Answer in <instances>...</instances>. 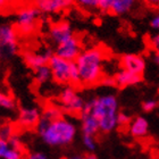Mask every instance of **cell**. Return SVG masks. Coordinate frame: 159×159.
I'll list each match as a JSON object with an SVG mask.
<instances>
[{"mask_svg":"<svg viewBox=\"0 0 159 159\" xmlns=\"http://www.w3.org/2000/svg\"><path fill=\"white\" fill-rule=\"evenodd\" d=\"M106 57V49L100 46L83 50L75 60L81 85L92 86L101 82L103 77V63Z\"/></svg>","mask_w":159,"mask_h":159,"instance_id":"6da1fadb","label":"cell"},{"mask_svg":"<svg viewBox=\"0 0 159 159\" xmlns=\"http://www.w3.org/2000/svg\"><path fill=\"white\" fill-rule=\"evenodd\" d=\"M35 129L43 142L50 147L68 146L74 141L77 133L76 125L66 117L52 122L41 118Z\"/></svg>","mask_w":159,"mask_h":159,"instance_id":"7a4b0ae2","label":"cell"},{"mask_svg":"<svg viewBox=\"0 0 159 159\" xmlns=\"http://www.w3.org/2000/svg\"><path fill=\"white\" fill-rule=\"evenodd\" d=\"M83 111H89L96 117L101 133L113 132L118 126V100L114 94H102L86 100Z\"/></svg>","mask_w":159,"mask_h":159,"instance_id":"3957f363","label":"cell"},{"mask_svg":"<svg viewBox=\"0 0 159 159\" xmlns=\"http://www.w3.org/2000/svg\"><path fill=\"white\" fill-rule=\"evenodd\" d=\"M49 67L52 74V80L55 82L64 85L77 86L81 85L80 75L75 61H68L55 53L49 60Z\"/></svg>","mask_w":159,"mask_h":159,"instance_id":"277c9868","label":"cell"},{"mask_svg":"<svg viewBox=\"0 0 159 159\" xmlns=\"http://www.w3.org/2000/svg\"><path fill=\"white\" fill-rule=\"evenodd\" d=\"M18 31L11 24L0 25V63L13 59L18 52Z\"/></svg>","mask_w":159,"mask_h":159,"instance_id":"5b68a950","label":"cell"},{"mask_svg":"<svg viewBox=\"0 0 159 159\" xmlns=\"http://www.w3.org/2000/svg\"><path fill=\"white\" fill-rule=\"evenodd\" d=\"M41 11L35 5H24L16 10V29L18 33L29 35L35 31Z\"/></svg>","mask_w":159,"mask_h":159,"instance_id":"8992f818","label":"cell"},{"mask_svg":"<svg viewBox=\"0 0 159 159\" xmlns=\"http://www.w3.org/2000/svg\"><path fill=\"white\" fill-rule=\"evenodd\" d=\"M58 102H59V108L64 113L74 116H81L86 101L77 93L75 86L67 85L60 91Z\"/></svg>","mask_w":159,"mask_h":159,"instance_id":"52a82bcc","label":"cell"},{"mask_svg":"<svg viewBox=\"0 0 159 159\" xmlns=\"http://www.w3.org/2000/svg\"><path fill=\"white\" fill-rule=\"evenodd\" d=\"M82 44L80 39L74 35L73 38H70V40L65 41L64 43L57 46L56 50H55V55L60 58H63L68 61H75L77 59V57L82 52Z\"/></svg>","mask_w":159,"mask_h":159,"instance_id":"ba28073f","label":"cell"},{"mask_svg":"<svg viewBox=\"0 0 159 159\" xmlns=\"http://www.w3.org/2000/svg\"><path fill=\"white\" fill-rule=\"evenodd\" d=\"M119 64L122 70H129L131 73L142 75L146 70L147 61L144 57L138 53H125L119 58Z\"/></svg>","mask_w":159,"mask_h":159,"instance_id":"9c48e42d","label":"cell"},{"mask_svg":"<svg viewBox=\"0 0 159 159\" xmlns=\"http://www.w3.org/2000/svg\"><path fill=\"white\" fill-rule=\"evenodd\" d=\"M74 34L73 27L67 20H59L57 23L52 24L49 29V37L56 43L57 46H59L65 41L73 38Z\"/></svg>","mask_w":159,"mask_h":159,"instance_id":"30bf717a","label":"cell"},{"mask_svg":"<svg viewBox=\"0 0 159 159\" xmlns=\"http://www.w3.org/2000/svg\"><path fill=\"white\" fill-rule=\"evenodd\" d=\"M41 111L38 107H24L18 111L17 124L23 129H37L40 119Z\"/></svg>","mask_w":159,"mask_h":159,"instance_id":"8fae6325","label":"cell"},{"mask_svg":"<svg viewBox=\"0 0 159 159\" xmlns=\"http://www.w3.org/2000/svg\"><path fill=\"white\" fill-rule=\"evenodd\" d=\"M53 52L50 49H46L40 52H35V51H27L23 55L24 61L27 66L32 68L33 70H38L39 67H42L44 65L49 64L50 58L52 57Z\"/></svg>","mask_w":159,"mask_h":159,"instance_id":"7c38bea8","label":"cell"},{"mask_svg":"<svg viewBox=\"0 0 159 159\" xmlns=\"http://www.w3.org/2000/svg\"><path fill=\"white\" fill-rule=\"evenodd\" d=\"M73 3L72 0H38L34 5L41 14H56L67 9Z\"/></svg>","mask_w":159,"mask_h":159,"instance_id":"4fadbf2b","label":"cell"},{"mask_svg":"<svg viewBox=\"0 0 159 159\" xmlns=\"http://www.w3.org/2000/svg\"><path fill=\"white\" fill-rule=\"evenodd\" d=\"M114 80L116 83V86L118 88H127V86H132L135 84H139L142 82L143 76L142 75H138V74L131 73L129 70H119L118 72L115 73Z\"/></svg>","mask_w":159,"mask_h":159,"instance_id":"5bb4252c","label":"cell"},{"mask_svg":"<svg viewBox=\"0 0 159 159\" xmlns=\"http://www.w3.org/2000/svg\"><path fill=\"white\" fill-rule=\"evenodd\" d=\"M80 118H81V129H82L83 134L94 136L100 132L99 122L97 120V118L91 113L82 111Z\"/></svg>","mask_w":159,"mask_h":159,"instance_id":"9a60e30c","label":"cell"},{"mask_svg":"<svg viewBox=\"0 0 159 159\" xmlns=\"http://www.w3.org/2000/svg\"><path fill=\"white\" fill-rule=\"evenodd\" d=\"M129 133L133 138H144L149 133V122L146 117L136 116L129 125Z\"/></svg>","mask_w":159,"mask_h":159,"instance_id":"2e32d148","label":"cell"},{"mask_svg":"<svg viewBox=\"0 0 159 159\" xmlns=\"http://www.w3.org/2000/svg\"><path fill=\"white\" fill-rule=\"evenodd\" d=\"M134 6L133 0H111V6H110L109 14L116 15V16H122L125 15Z\"/></svg>","mask_w":159,"mask_h":159,"instance_id":"e0dca14e","label":"cell"},{"mask_svg":"<svg viewBox=\"0 0 159 159\" xmlns=\"http://www.w3.org/2000/svg\"><path fill=\"white\" fill-rule=\"evenodd\" d=\"M61 117H64L63 110L57 105H47L44 107V109L42 110V114H41V118L49 120V122L56 120V119L61 118Z\"/></svg>","mask_w":159,"mask_h":159,"instance_id":"ac0fdd59","label":"cell"},{"mask_svg":"<svg viewBox=\"0 0 159 159\" xmlns=\"http://www.w3.org/2000/svg\"><path fill=\"white\" fill-rule=\"evenodd\" d=\"M51 79H52V74H51L49 65H44V66L39 67L38 70H34V81L38 84H44V83L49 82Z\"/></svg>","mask_w":159,"mask_h":159,"instance_id":"d6986e66","label":"cell"},{"mask_svg":"<svg viewBox=\"0 0 159 159\" xmlns=\"http://www.w3.org/2000/svg\"><path fill=\"white\" fill-rule=\"evenodd\" d=\"M0 108L13 110L16 108V101L11 94L0 90Z\"/></svg>","mask_w":159,"mask_h":159,"instance_id":"ffe728a7","label":"cell"},{"mask_svg":"<svg viewBox=\"0 0 159 159\" xmlns=\"http://www.w3.org/2000/svg\"><path fill=\"white\" fill-rule=\"evenodd\" d=\"M82 142L83 146L85 147L86 150H89L90 152H93L97 148V141L96 138L93 135H88V134H83L82 135Z\"/></svg>","mask_w":159,"mask_h":159,"instance_id":"44dd1931","label":"cell"},{"mask_svg":"<svg viewBox=\"0 0 159 159\" xmlns=\"http://www.w3.org/2000/svg\"><path fill=\"white\" fill-rule=\"evenodd\" d=\"M159 106V101L156 99H147L141 103V108L146 113H151L153 110H156Z\"/></svg>","mask_w":159,"mask_h":159,"instance_id":"7402d4cb","label":"cell"},{"mask_svg":"<svg viewBox=\"0 0 159 159\" xmlns=\"http://www.w3.org/2000/svg\"><path fill=\"white\" fill-rule=\"evenodd\" d=\"M14 135V129L10 124H5L0 127V138L5 140H9Z\"/></svg>","mask_w":159,"mask_h":159,"instance_id":"603a6c76","label":"cell"},{"mask_svg":"<svg viewBox=\"0 0 159 159\" xmlns=\"http://www.w3.org/2000/svg\"><path fill=\"white\" fill-rule=\"evenodd\" d=\"M2 159H25V157H24V151L10 148V149L7 151L6 155L3 156Z\"/></svg>","mask_w":159,"mask_h":159,"instance_id":"cb8c5ba5","label":"cell"},{"mask_svg":"<svg viewBox=\"0 0 159 159\" xmlns=\"http://www.w3.org/2000/svg\"><path fill=\"white\" fill-rule=\"evenodd\" d=\"M148 46L153 52H159V33L152 34L148 38Z\"/></svg>","mask_w":159,"mask_h":159,"instance_id":"d4e9b609","label":"cell"},{"mask_svg":"<svg viewBox=\"0 0 159 159\" xmlns=\"http://www.w3.org/2000/svg\"><path fill=\"white\" fill-rule=\"evenodd\" d=\"M79 5L86 10H94L98 9V5H99V0H80Z\"/></svg>","mask_w":159,"mask_h":159,"instance_id":"484cf974","label":"cell"},{"mask_svg":"<svg viewBox=\"0 0 159 159\" xmlns=\"http://www.w3.org/2000/svg\"><path fill=\"white\" fill-rule=\"evenodd\" d=\"M8 142H9V146L10 148H13V149H16V150H22L24 151V146H23V142H22V140H20V136H17L16 134H14L9 140H8Z\"/></svg>","mask_w":159,"mask_h":159,"instance_id":"4316f807","label":"cell"},{"mask_svg":"<svg viewBox=\"0 0 159 159\" xmlns=\"http://www.w3.org/2000/svg\"><path fill=\"white\" fill-rule=\"evenodd\" d=\"M131 122H132V118L127 114L118 113V116H117V125L118 126L125 127V126H129L131 124Z\"/></svg>","mask_w":159,"mask_h":159,"instance_id":"83f0119b","label":"cell"},{"mask_svg":"<svg viewBox=\"0 0 159 159\" xmlns=\"http://www.w3.org/2000/svg\"><path fill=\"white\" fill-rule=\"evenodd\" d=\"M10 149L9 142L8 140H5L2 138H0V159H2L3 156L7 153V151Z\"/></svg>","mask_w":159,"mask_h":159,"instance_id":"f1b7e54d","label":"cell"},{"mask_svg":"<svg viewBox=\"0 0 159 159\" xmlns=\"http://www.w3.org/2000/svg\"><path fill=\"white\" fill-rule=\"evenodd\" d=\"M110 6H111V0H99L98 10L102 13H109Z\"/></svg>","mask_w":159,"mask_h":159,"instance_id":"f546056e","label":"cell"},{"mask_svg":"<svg viewBox=\"0 0 159 159\" xmlns=\"http://www.w3.org/2000/svg\"><path fill=\"white\" fill-rule=\"evenodd\" d=\"M25 159H49L46 153L40 152V151H33V152L27 153Z\"/></svg>","mask_w":159,"mask_h":159,"instance_id":"4dcf8cb0","label":"cell"},{"mask_svg":"<svg viewBox=\"0 0 159 159\" xmlns=\"http://www.w3.org/2000/svg\"><path fill=\"white\" fill-rule=\"evenodd\" d=\"M100 84H102L105 86H116V83H115V80L114 76H103Z\"/></svg>","mask_w":159,"mask_h":159,"instance_id":"1f68e13d","label":"cell"},{"mask_svg":"<svg viewBox=\"0 0 159 159\" xmlns=\"http://www.w3.org/2000/svg\"><path fill=\"white\" fill-rule=\"evenodd\" d=\"M150 26L152 27L153 30L157 31V33H159V14L155 15L150 20Z\"/></svg>","mask_w":159,"mask_h":159,"instance_id":"d6a6232c","label":"cell"},{"mask_svg":"<svg viewBox=\"0 0 159 159\" xmlns=\"http://www.w3.org/2000/svg\"><path fill=\"white\" fill-rule=\"evenodd\" d=\"M152 60H153V63L159 66V52H153L152 53Z\"/></svg>","mask_w":159,"mask_h":159,"instance_id":"836d02e7","label":"cell"},{"mask_svg":"<svg viewBox=\"0 0 159 159\" xmlns=\"http://www.w3.org/2000/svg\"><path fill=\"white\" fill-rule=\"evenodd\" d=\"M59 159H84V157L80 156V155H75V156H70V157H61Z\"/></svg>","mask_w":159,"mask_h":159,"instance_id":"e575fe53","label":"cell"},{"mask_svg":"<svg viewBox=\"0 0 159 159\" xmlns=\"http://www.w3.org/2000/svg\"><path fill=\"white\" fill-rule=\"evenodd\" d=\"M5 7H7V1H5V0H0V14L3 11Z\"/></svg>","mask_w":159,"mask_h":159,"instance_id":"d590c367","label":"cell"},{"mask_svg":"<svg viewBox=\"0 0 159 159\" xmlns=\"http://www.w3.org/2000/svg\"><path fill=\"white\" fill-rule=\"evenodd\" d=\"M84 159H98V158H97V156L94 153L90 152V153H88L86 156H84Z\"/></svg>","mask_w":159,"mask_h":159,"instance_id":"8d00e7d4","label":"cell"},{"mask_svg":"<svg viewBox=\"0 0 159 159\" xmlns=\"http://www.w3.org/2000/svg\"><path fill=\"white\" fill-rule=\"evenodd\" d=\"M1 75H2V70H1V63H0V79H1Z\"/></svg>","mask_w":159,"mask_h":159,"instance_id":"74e56055","label":"cell"}]
</instances>
